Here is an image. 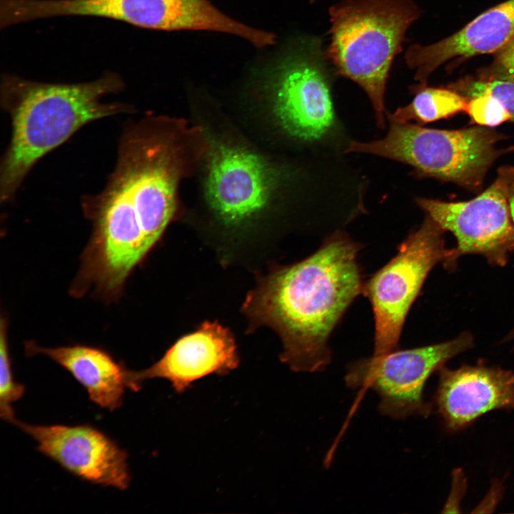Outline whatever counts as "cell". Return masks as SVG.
<instances>
[{"mask_svg":"<svg viewBox=\"0 0 514 514\" xmlns=\"http://www.w3.org/2000/svg\"><path fill=\"white\" fill-rule=\"evenodd\" d=\"M191 132L179 137L168 120L154 117L124 127L104 188L81 198L92 233L76 279L79 291L118 293L160 238L176 211Z\"/></svg>","mask_w":514,"mask_h":514,"instance_id":"obj_1","label":"cell"},{"mask_svg":"<svg viewBox=\"0 0 514 514\" xmlns=\"http://www.w3.org/2000/svg\"><path fill=\"white\" fill-rule=\"evenodd\" d=\"M360 245L337 231L306 259L276 268L247 296L251 326L279 336L281 360L296 372L323 371L331 360L328 339L363 284Z\"/></svg>","mask_w":514,"mask_h":514,"instance_id":"obj_2","label":"cell"},{"mask_svg":"<svg viewBox=\"0 0 514 514\" xmlns=\"http://www.w3.org/2000/svg\"><path fill=\"white\" fill-rule=\"evenodd\" d=\"M120 76L106 73L77 84L44 83L4 75L1 104L11 121V136L0 164V200H11L36 163L85 125L133 111L129 104L106 103L119 92Z\"/></svg>","mask_w":514,"mask_h":514,"instance_id":"obj_3","label":"cell"},{"mask_svg":"<svg viewBox=\"0 0 514 514\" xmlns=\"http://www.w3.org/2000/svg\"><path fill=\"white\" fill-rule=\"evenodd\" d=\"M326 59L338 74L361 86L385 127V92L395 57L420 12L413 0H343L329 9Z\"/></svg>","mask_w":514,"mask_h":514,"instance_id":"obj_4","label":"cell"},{"mask_svg":"<svg viewBox=\"0 0 514 514\" xmlns=\"http://www.w3.org/2000/svg\"><path fill=\"white\" fill-rule=\"evenodd\" d=\"M505 136L490 127L458 130L428 128L390 121L381 139L352 141L348 153H363L412 166L418 174L477 188L493 162L504 151L497 147Z\"/></svg>","mask_w":514,"mask_h":514,"instance_id":"obj_5","label":"cell"},{"mask_svg":"<svg viewBox=\"0 0 514 514\" xmlns=\"http://www.w3.org/2000/svg\"><path fill=\"white\" fill-rule=\"evenodd\" d=\"M445 231L427 216L364 285L375 319L374 355L396 350L408 313L431 269L447 258Z\"/></svg>","mask_w":514,"mask_h":514,"instance_id":"obj_6","label":"cell"},{"mask_svg":"<svg viewBox=\"0 0 514 514\" xmlns=\"http://www.w3.org/2000/svg\"><path fill=\"white\" fill-rule=\"evenodd\" d=\"M328 62L321 39L306 36L291 44L271 67L275 113L293 137L316 141L333 125Z\"/></svg>","mask_w":514,"mask_h":514,"instance_id":"obj_7","label":"cell"},{"mask_svg":"<svg viewBox=\"0 0 514 514\" xmlns=\"http://www.w3.org/2000/svg\"><path fill=\"white\" fill-rule=\"evenodd\" d=\"M473 346V336L463 332L437 344L373 354L350 365L346 382L351 388L366 387L375 390L380 397L378 409L383 415L396 419L426 417L432 408L423 398L427 380L448 361Z\"/></svg>","mask_w":514,"mask_h":514,"instance_id":"obj_8","label":"cell"},{"mask_svg":"<svg viewBox=\"0 0 514 514\" xmlns=\"http://www.w3.org/2000/svg\"><path fill=\"white\" fill-rule=\"evenodd\" d=\"M510 166L501 167L493 183L475 198L460 202L417 198L416 203L445 231L453 234L456 246L443 262L446 269L456 267L465 254H479L493 265L503 266L514 251V223L508 186Z\"/></svg>","mask_w":514,"mask_h":514,"instance_id":"obj_9","label":"cell"},{"mask_svg":"<svg viewBox=\"0 0 514 514\" xmlns=\"http://www.w3.org/2000/svg\"><path fill=\"white\" fill-rule=\"evenodd\" d=\"M12 424L31 436L37 450L79 478L124 490L130 485L127 454L113 440L89 425Z\"/></svg>","mask_w":514,"mask_h":514,"instance_id":"obj_10","label":"cell"},{"mask_svg":"<svg viewBox=\"0 0 514 514\" xmlns=\"http://www.w3.org/2000/svg\"><path fill=\"white\" fill-rule=\"evenodd\" d=\"M209 160L206 196L224 223H240L266 208L276 182L273 170L261 156L243 148L218 144Z\"/></svg>","mask_w":514,"mask_h":514,"instance_id":"obj_11","label":"cell"},{"mask_svg":"<svg viewBox=\"0 0 514 514\" xmlns=\"http://www.w3.org/2000/svg\"><path fill=\"white\" fill-rule=\"evenodd\" d=\"M239 363L231 333L217 322H204L197 331L178 339L150 367L130 371L131 390L152 378L167 380L181 393L192 384L211 374L224 376Z\"/></svg>","mask_w":514,"mask_h":514,"instance_id":"obj_12","label":"cell"},{"mask_svg":"<svg viewBox=\"0 0 514 514\" xmlns=\"http://www.w3.org/2000/svg\"><path fill=\"white\" fill-rule=\"evenodd\" d=\"M435 405L445 427L460 430L483 414L514 408V373L483 364L455 370L442 367Z\"/></svg>","mask_w":514,"mask_h":514,"instance_id":"obj_13","label":"cell"},{"mask_svg":"<svg viewBox=\"0 0 514 514\" xmlns=\"http://www.w3.org/2000/svg\"><path fill=\"white\" fill-rule=\"evenodd\" d=\"M514 34V0L502 2L478 16L456 33L429 45L413 44L406 51L408 66L426 85L431 74L455 58L496 53Z\"/></svg>","mask_w":514,"mask_h":514,"instance_id":"obj_14","label":"cell"},{"mask_svg":"<svg viewBox=\"0 0 514 514\" xmlns=\"http://www.w3.org/2000/svg\"><path fill=\"white\" fill-rule=\"evenodd\" d=\"M26 351L57 363L86 390L90 400L103 408H119L126 389L131 388L130 371L103 349L84 345L46 348L28 342Z\"/></svg>","mask_w":514,"mask_h":514,"instance_id":"obj_15","label":"cell"},{"mask_svg":"<svg viewBox=\"0 0 514 514\" xmlns=\"http://www.w3.org/2000/svg\"><path fill=\"white\" fill-rule=\"evenodd\" d=\"M415 94L407 106L398 109L389 116L390 121L409 123L415 121L427 124L448 118L465 111L468 99L448 88L418 85L412 87Z\"/></svg>","mask_w":514,"mask_h":514,"instance_id":"obj_16","label":"cell"},{"mask_svg":"<svg viewBox=\"0 0 514 514\" xmlns=\"http://www.w3.org/2000/svg\"><path fill=\"white\" fill-rule=\"evenodd\" d=\"M6 331V322L4 318H1L0 334V417L9 423H11L16 418L12 405L22 398L25 392V387L14 379L9 352Z\"/></svg>","mask_w":514,"mask_h":514,"instance_id":"obj_17","label":"cell"},{"mask_svg":"<svg viewBox=\"0 0 514 514\" xmlns=\"http://www.w3.org/2000/svg\"><path fill=\"white\" fill-rule=\"evenodd\" d=\"M448 87L468 100L485 94L491 95L503 104L510 115V121L514 122V81L468 76Z\"/></svg>","mask_w":514,"mask_h":514,"instance_id":"obj_18","label":"cell"},{"mask_svg":"<svg viewBox=\"0 0 514 514\" xmlns=\"http://www.w3.org/2000/svg\"><path fill=\"white\" fill-rule=\"evenodd\" d=\"M465 111L474 124L481 126L491 128L510 121V115L503 104L487 94L468 99Z\"/></svg>","mask_w":514,"mask_h":514,"instance_id":"obj_19","label":"cell"},{"mask_svg":"<svg viewBox=\"0 0 514 514\" xmlns=\"http://www.w3.org/2000/svg\"><path fill=\"white\" fill-rule=\"evenodd\" d=\"M478 77L514 81V34L507 44L495 54L491 65Z\"/></svg>","mask_w":514,"mask_h":514,"instance_id":"obj_20","label":"cell"},{"mask_svg":"<svg viewBox=\"0 0 514 514\" xmlns=\"http://www.w3.org/2000/svg\"><path fill=\"white\" fill-rule=\"evenodd\" d=\"M508 201L511 218L514 223V168L510 166L509 181L508 186Z\"/></svg>","mask_w":514,"mask_h":514,"instance_id":"obj_21","label":"cell"},{"mask_svg":"<svg viewBox=\"0 0 514 514\" xmlns=\"http://www.w3.org/2000/svg\"><path fill=\"white\" fill-rule=\"evenodd\" d=\"M514 340V328L508 333L504 341Z\"/></svg>","mask_w":514,"mask_h":514,"instance_id":"obj_22","label":"cell"}]
</instances>
